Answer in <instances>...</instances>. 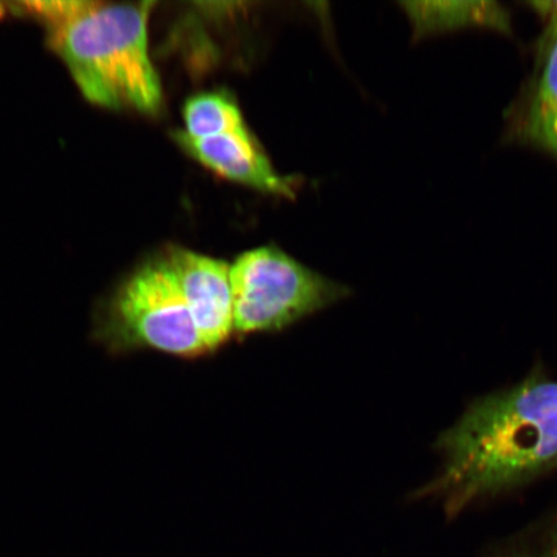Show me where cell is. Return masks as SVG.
<instances>
[{
	"instance_id": "cell-1",
	"label": "cell",
	"mask_w": 557,
	"mask_h": 557,
	"mask_svg": "<svg viewBox=\"0 0 557 557\" xmlns=\"http://www.w3.org/2000/svg\"><path fill=\"white\" fill-rule=\"evenodd\" d=\"M442 468L414 498L448 518L557 469V381L535 368L517 385L483 396L436 442Z\"/></svg>"
},
{
	"instance_id": "cell-2",
	"label": "cell",
	"mask_w": 557,
	"mask_h": 557,
	"mask_svg": "<svg viewBox=\"0 0 557 557\" xmlns=\"http://www.w3.org/2000/svg\"><path fill=\"white\" fill-rule=\"evenodd\" d=\"M154 2H94L65 26L48 33L83 96L97 107L157 115L163 88L149 51Z\"/></svg>"
},
{
	"instance_id": "cell-3",
	"label": "cell",
	"mask_w": 557,
	"mask_h": 557,
	"mask_svg": "<svg viewBox=\"0 0 557 557\" xmlns=\"http://www.w3.org/2000/svg\"><path fill=\"white\" fill-rule=\"evenodd\" d=\"M94 338L114 355L211 357L164 255L141 264L116 288L94 320Z\"/></svg>"
},
{
	"instance_id": "cell-4",
	"label": "cell",
	"mask_w": 557,
	"mask_h": 557,
	"mask_svg": "<svg viewBox=\"0 0 557 557\" xmlns=\"http://www.w3.org/2000/svg\"><path fill=\"white\" fill-rule=\"evenodd\" d=\"M234 341L277 334L350 296V288L276 247L247 250L230 264Z\"/></svg>"
},
{
	"instance_id": "cell-5",
	"label": "cell",
	"mask_w": 557,
	"mask_h": 557,
	"mask_svg": "<svg viewBox=\"0 0 557 557\" xmlns=\"http://www.w3.org/2000/svg\"><path fill=\"white\" fill-rule=\"evenodd\" d=\"M209 355L234 341V301L230 263L172 247L164 253Z\"/></svg>"
},
{
	"instance_id": "cell-6",
	"label": "cell",
	"mask_w": 557,
	"mask_h": 557,
	"mask_svg": "<svg viewBox=\"0 0 557 557\" xmlns=\"http://www.w3.org/2000/svg\"><path fill=\"white\" fill-rule=\"evenodd\" d=\"M173 138L187 156L221 177L275 197H295V180L274 170L249 128L206 138L176 131Z\"/></svg>"
},
{
	"instance_id": "cell-7",
	"label": "cell",
	"mask_w": 557,
	"mask_h": 557,
	"mask_svg": "<svg viewBox=\"0 0 557 557\" xmlns=\"http://www.w3.org/2000/svg\"><path fill=\"white\" fill-rule=\"evenodd\" d=\"M416 39L466 29L512 34V20L505 5L493 0H423L403 2Z\"/></svg>"
},
{
	"instance_id": "cell-8",
	"label": "cell",
	"mask_w": 557,
	"mask_h": 557,
	"mask_svg": "<svg viewBox=\"0 0 557 557\" xmlns=\"http://www.w3.org/2000/svg\"><path fill=\"white\" fill-rule=\"evenodd\" d=\"M539 73L521 117L520 136L557 160V24L545 25Z\"/></svg>"
},
{
	"instance_id": "cell-9",
	"label": "cell",
	"mask_w": 557,
	"mask_h": 557,
	"mask_svg": "<svg viewBox=\"0 0 557 557\" xmlns=\"http://www.w3.org/2000/svg\"><path fill=\"white\" fill-rule=\"evenodd\" d=\"M183 117L186 136L206 138L247 129L238 103L227 92H206L186 101Z\"/></svg>"
},
{
	"instance_id": "cell-10",
	"label": "cell",
	"mask_w": 557,
	"mask_h": 557,
	"mask_svg": "<svg viewBox=\"0 0 557 557\" xmlns=\"http://www.w3.org/2000/svg\"><path fill=\"white\" fill-rule=\"evenodd\" d=\"M89 0H52V2H21L17 9L40 21L47 33L60 29L87 11Z\"/></svg>"
},
{
	"instance_id": "cell-11",
	"label": "cell",
	"mask_w": 557,
	"mask_h": 557,
	"mask_svg": "<svg viewBox=\"0 0 557 557\" xmlns=\"http://www.w3.org/2000/svg\"><path fill=\"white\" fill-rule=\"evenodd\" d=\"M513 557H557V522L542 535L539 543Z\"/></svg>"
},
{
	"instance_id": "cell-12",
	"label": "cell",
	"mask_w": 557,
	"mask_h": 557,
	"mask_svg": "<svg viewBox=\"0 0 557 557\" xmlns=\"http://www.w3.org/2000/svg\"><path fill=\"white\" fill-rule=\"evenodd\" d=\"M528 4L545 21V25L557 24V0H535V2H529Z\"/></svg>"
},
{
	"instance_id": "cell-13",
	"label": "cell",
	"mask_w": 557,
	"mask_h": 557,
	"mask_svg": "<svg viewBox=\"0 0 557 557\" xmlns=\"http://www.w3.org/2000/svg\"><path fill=\"white\" fill-rule=\"evenodd\" d=\"M10 9L5 3H0V20H3L7 15H9Z\"/></svg>"
}]
</instances>
